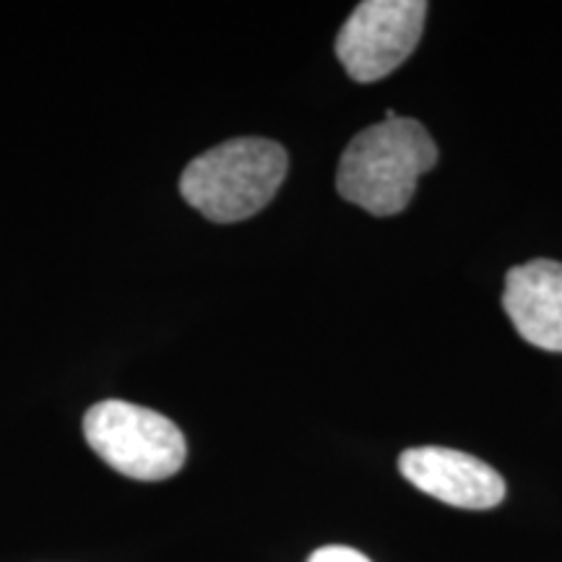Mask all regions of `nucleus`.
I'll list each match as a JSON object with an SVG mask.
<instances>
[{
    "label": "nucleus",
    "instance_id": "1",
    "mask_svg": "<svg viewBox=\"0 0 562 562\" xmlns=\"http://www.w3.org/2000/svg\"><path fill=\"white\" fill-rule=\"evenodd\" d=\"M435 165L438 146L425 125L389 110L383 123L370 125L349 140L336 172V191L368 214H402L419 178Z\"/></svg>",
    "mask_w": 562,
    "mask_h": 562
},
{
    "label": "nucleus",
    "instance_id": "2",
    "mask_svg": "<svg viewBox=\"0 0 562 562\" xmlns=\"http://www.w3.org/2000/svg\"><path fill=\"white\" fill-rule=\"evenodd\" d=\"M284 146L269 138H232L203 151L180 175L182 199L216 224L250 220L286 178Z\"/></svg>",
    "mask_w": 562,
    "mask_h": 562
},
{
    "label": "nucleus",
    "instance_id": "3",
    "mask_svg": "<svg viewBox=\"0 0 562 562\" xmlns=\"http://www.w3.org/2000/svg\"><path fill=\"white\" fill-rule=\"evenodd\" d=\"M83 435L110 469L138 482L170 480L188 459L186 435L170 417L117 398L91 406Z\"/></svg>",
    "mask_w": 562,
    "mask_h": 562
},
{
    "label": "nucleus",
    "instance_id": "4",
    "mask_svg": "<svg viewBox=\"0 0 562 562\" xmlns=\"http://www.w3.org/2000/svg\"><path fill=\"white\" fill-rule=\"evenodd\" d=\"M425 0H364L336 37V58L349 79H383L409 58L425 30Z\"/></svg>",
    "mask_w": 562,
    "mask_h": 562
},
{
    "label": "nucleus",
    "instance_id": "5",
    "mask_svg": "<svg viewBox=\"0 0 562 562\" xmlns=\"http://www.w3.org/2000/svg\"><path fill=\"white\" fill-rule=\"evenodd\" d=\"M398 469L414 487L463 510H490L505 501V480L490 463L453 448H409Z\"/></svg>",
    "mask_w": 562,
    "mask_h": 562
},
{
    "label": "nucleus",
    "instance_id": "6",
    "mask_svg": "<svg viewBox=\"0 0 562 562\" xmlns=\"http://www.w3.org/2000/svg\"><path fill=\"white\" fill-rule=\"evenodd\" d=\"M503 311L521 339L544 351H562V263L537 258L505 277Z\"/></svg>",
    "mask_w": 562,
    "mask_h": 562
},
{
    "label": "nucleus",
    "instance_id": "7",
    "mask_svg": "<svg viewBox=\"0 0 562 562\" xmlns=\"http://www.w3.org/2000/svg\"><path fill=\"white\" fill-rule=\"evenodd\" d=\"M307 562H370L362 552L351 550V547H341V544H331V547H321L311 554Z\"/></svg>",
    "mask_w": 562,
    "mask_h": 562
}]
</instances>
